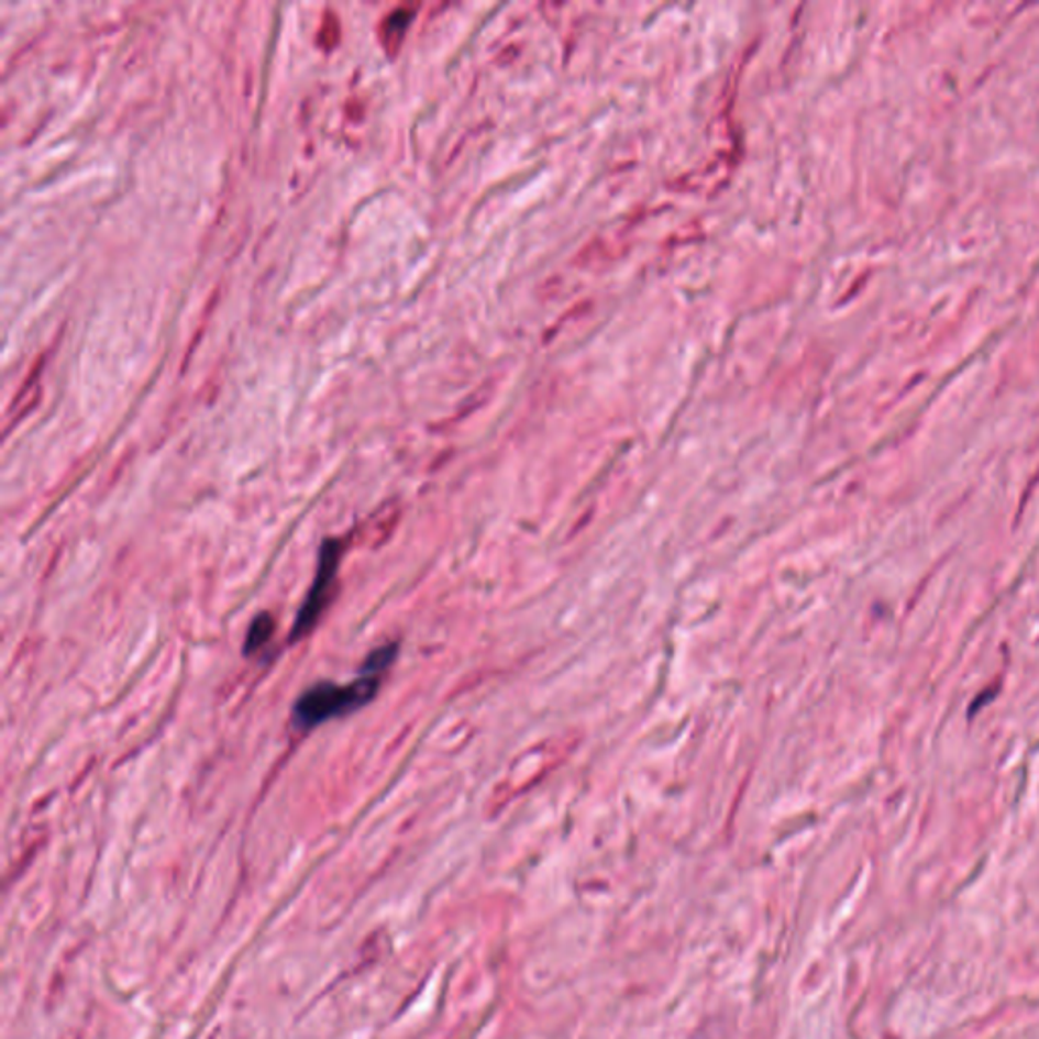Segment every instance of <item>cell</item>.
Here are the masks:
<instances>
[{
    "label": "cell",
    "instance_id": "1",
    "mask_svg": "<svg viewBox=\"0 0 1039 1039\" xmlns=\"http://www.w3.org/2000/svg\"><path fill=\"white\" fill-rule=\"evenodd\" d=\"M396 652V644L380 645L378 650H374L364 662L360 678L350 685L319 683L307 688L292 707L295 727L301 731H313L319 725L366 707L369 700L378 695L384 674L395 662Z\"/></svg>",
    "mask_w": 1039,
    "mask_h": 1039
},
{
    "label": "cell",
    "instance_id": "3",
    "mask_svg": "<svg viewBox=\"0 0 1039 1039\" xmlns=\"http://www.w3.org/2000/svg\"><path fill=\"white\" fill-rule=\"evenodd\" d=\"M273 633H275V619L270 614H261L248 628L246 642H244V654L252 656L256 650H261L273 638Z\"/></svg>",
    "mask_w": 1039,
    "mask_h": 1039
},
{
    "label": "cell",
    "instance_id": "2",
    "mask_svg": "<svg viewBox=\"0 0 1039 1039\" xmlns=\"http://www.w3.org/2000/svg\"><path fill=\"white\" fill-rule=\"evenodd\" d=\"M342 551L343 544L340 540H323L321 551H319V561H317L316 579L311 583V589L307 593L303 606L297 614L292 632H290V642H299L316 628L317 621L323 616L325 607L330 604L338 571H340Z\"/></svg>",
    "mask_w": 1039,
    "mask_h": 1039
}]
</instances>
